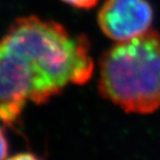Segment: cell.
Wrapping results in <instances>:
<instances>
[{
	"mask_svg": "<svg viewBox=\"0 0 160 160\" xmlns=\"http://www.w3.org/2000/svg\"><path fill=\"white\" fill-rule=\"evenodd\" d=\"M3 38L32 70L31 101L35 104L48 102L70 84H86L94 72L89 39L84 34H70L57 22L36 16L18 18Z\"/></svg>",
	"mask_w": 160,
	"mask_h": 160,
	"instance_id": "obj_1",
	"label": "cell"
},
{
	"mask_svg": "<svg viewBox=\"0 0 160 160\" xmlns=\"http://www.w3.org/2000/svg\"><path fill=\"white\" fill-rule=\"evenodd\" d=\"M99 94L125 113L149 115L160 108V33L116 42L99 60Z\"/></svg>",
	"mask_w": 160,
	"mask_h": 160,
	"instance_id": "obj_2",
	"label": "cell"
},
{
	"mask_svg": "<svg viewBox=\"0 0 160 160\" xmlns=\"http://www.w3.org/2000/svg\"><path fill=\"white\" fill-rule=\"evenodd\" d=\"M33 76L28 62L6 40L0 39V121L9 128L20 122L31 101Z\"/></svg>",
	"mask_w": 160,
	"mask_h": 160,
	"instance_id": "obj_3",
	"label": "cell"
},
{
	"mask_svg": "<svg viewBox=\"0 0 160 160\" xmlns=\"http://www.w3.org/2000/svg\"><path fill=\"white\" fill-rule=\"evenodd\" d=\"M153 20L154 11L148 0H105L97 15L100 30L116 42L144 34Z\"/></svg>",
	"mask_w": 160,
	"mask_h": 160,
	"instance_id": "obj_4",
	"label": "cell"
},
{
	"mask_svg": "<svg viewBox=\"0 0 160 160\" xmlns=\"http://www.w3.org/2000/svg\"><path fill=\"white\" fill-rule=\"evenodd\" d=\"M67 5L79 9H91L97 4L98 0H61Z\"/></svg>",
	"mask_w": 160,
	"mask_h": 160,
	"instance_id": "obj_5",
	"label": "cell"
},
{
	"mask_svg": "<svg viewBox=\"0 0 160 160\" xmlns=\"http://www.w3.org/2000/svg\"><path fill=\"white\" fill-rule=\"evenodd\" d=\"M8 142H6L4 134H3V131L0 128V160H5L6 156H8Z\"/></svg>",
	"mask_w": 160,
	"mask_h": 160,
	"instance_id": "obj_6",
	"label": "cell"
},
{
	"mask_svg": "<svg viewBox=\"0 0 160 160\" xmlns=\"http://www.w3.org/2000/svg\"><path fill=\"white\" fill-rule=\"evenodd\" d=\"M5 160H39V159L34 154H32V153H20V154H17Z\"/></svg>",
	"mask_w": 160,
	"mask_h": 160,
	"instance_id": "obj_7",
	"label": "cell"
}]
</instances>
